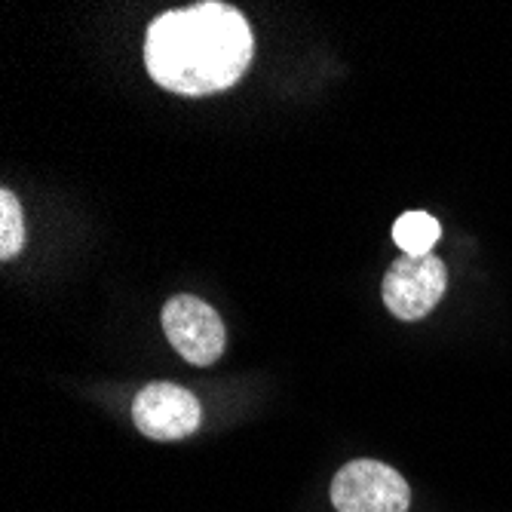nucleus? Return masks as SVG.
<instances>
[{"mask_svg": "<svg viewBox=\"0 0 512 512\" xmlns=\"http://www.w3.org/2000/svg\"><path fill=\"white\" fill-rule=\"evenodd\" d=\"M25 246V218L13 191H0V258L10 261Z\"/></svg>", "mask_w": 512, "mask_h": 512, "instance_id": "nucleus-7", "label": "nucleus"}, {"mask_svg": "<svg viewBox=\"0 0 512 512\" xmlns=\"http://www.w3.org/2000/svg\"><path fill=\"white\" fill-rule=\"evenodd\" d=\"M439 237H442V227L430 212H405L393 224V243L405 255H414V258L430 255Z\"/></svg>", "mask_w": 512, "mask_h": 512, "instance_id": "nucleus-6", "label": "nucleus"}, {"mask_svg": "<svg viewBox=\"0 0 512 512\" xmlns=\"http://www.w3.org/2000/svg\"><path fill=\"white\" fill-rule=\"evenodd\" d=\"M163 329L169 344L191 365H212L224 353L227 332L212 304L194 295H175L163 307Z\"/></svg>", "mask_w": 512, "mask_h": 512, "instance_id": "nucleus-4", "label": "nucleus"}, {"mask_svg": "<svg viewBox=\"0 0 512 512\" xmlns=\"http://www.w3.org/2000/svg\"><path fill=\"white\" fill-rule=\"evenodd\" d=\"M255 37L246 16L227 4H197L157 16L145 34V68L169 92L212 96L252 65Z\"/></svg>", "mask_w": 512, "mask_h": 512, "instance_id": "nucleus-1", "label": "nucleus"}, {"mask_svg": "<svg viewBox=\"0 0 512 512\" xmlns=\"http://www.w3.org/2000/svg\"><path fill=\"white\" fill-rule=\"evenodd\" d=\"M132 421L145 436L157 442H175L197 433L203 408L191 390L178 384H148L132 402Z\"/></svg>", "mask_w": 512, "mask_h": 512, "instance_id": "nucleus-5", "label": "nucleus"}, {"mask_svg": "<svg viewBox=\"0 0 512 512\" xmlns=\"http://www.w3.org/2000/svg\"><path fill=\"white\" fill-rule=\"evenodd\" d=\"M338 512H408V482L381 460H350L332 482Z\"/></svg>", "mask_w": 512, "mask_h": 512, "instance_id": "nucleus-2", "label": "nucleus"}, {"mask_svg": "<svg viewBox=\"0 0 512 512\" xmlns=\"http://www.w3.org/2000/svg\"><path fill=\"white\" fill-rule=\"evenodd\" d=\"M448 289V270L436 255H402L384 276V304L393 316L424 319Z\"/></svg>", "mask_w": 512, "mask_h": 512, "instance_id": "nucleus-3", "label": "nucleus"}]
</instances>
